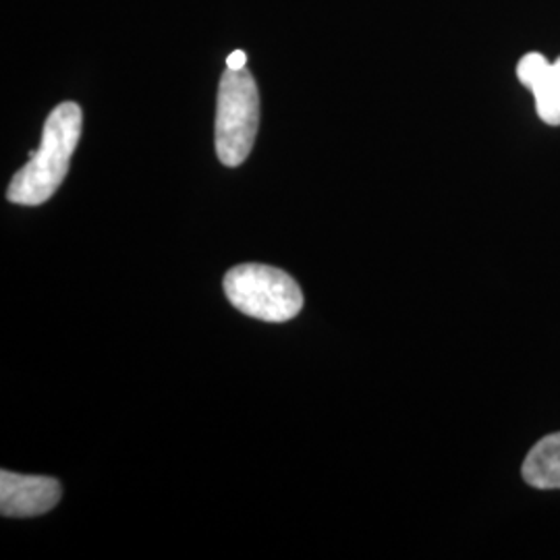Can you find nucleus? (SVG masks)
<instances>
[{"label":"nucleus","mask_w":560,"mask_h":560,"mask_svg":"<svg viewBox=\"0 0 560 560\" xmlns=\"http://www.w3.org/2000/svg\"><path fill=\"white\" fill-rule=\"evenodd\" d=\"M517 80L534 94L536 113L546 125H560V57L550 62L540 52H529L517 65Z\"/></svg>","instance_id":"nucleus-5"},{"label":"nucleus","mask_w":560,"mask_h":560,"mask_svg":"<svg viewBox=\"0 0 560 560\" xmlns=\"http://www.w3.org/2000/svg\"><path fill=\"white\" fill-rule=\"evenodd\" d=\"M260 127V94L247 69H226L217 104V154L224 166H240L249 156Z\"/></svg>","instance_id":"nucleus-2"},{"label":"nucleus","mask_w":560,"mask_h":560,"mask_svg":"<svg viewBox=\"0 0 560 560\" xmlns=\"http://www.w3.org/2000/svg\"><path fill=\"white\" fill-rule=\"evenodd\" d=\"M81 127L83 115L75 102H62L48 115L40 148L15 173L9 185V201L20 206H40L57 194L80 143Z\"/></svg>","instance_id":"nucleus-1"},{"label":"nucleus","mask_w":560,"mask_h":560,"mask_svg":"<svg viewBox=\"0 0 560 560\" xmlns=\"http://www.w3.org/2000/svg\"><path fill=\"white\" fill-rule=\"evenodd\" d=\"M523 480L540 490L560 488V432L541 439L523 463Z\"/></svg>","instance_id":"nucleus-6"},{"label":"nucleus","mask_w":560,"mask_h":560,"mask_svg":"<svg viewBox=\"0 0 560 560\" xmlns=\"http://www.w3.org/2000/svg\"><path fill=\"white\" fill-rule=\"evenodd\" d=\"M224 293L240 312L264 322L291 320L303 307L298 280L264 264H241L229 270Z\"/></svg>","instance_id":"nucleus-3"},{"label":"nucleus","mask_w":560,"mask_h":560,"mask_svg":"<svg viewBox=\"0 0 560 560\" xmlns=\"http://www.w3.org/2000/svg\"><path fill=\"white\" fill-rule=\"evenodd\" d=\"M245 62H247L245 52H243V50H235V52L229 55L226 67H229V69H245Z\"/></svg>","instance_id":"nucleus-7"},{"label":"nucleus","mask_w":560,"mask_h":560,"mask_svg":"<svg viewBox=\"0 0 560 560\" xmlns=\"http://www.w3.org/2000/svg\"><path fill=\"white\" fill-rule=\"evenodd\" d=\"M59 501V480L46 476H20L2 469L0 513L4 517H36L52 511Z\"/></svg>","instance_id":"nucleus-4"}]
</instances>
